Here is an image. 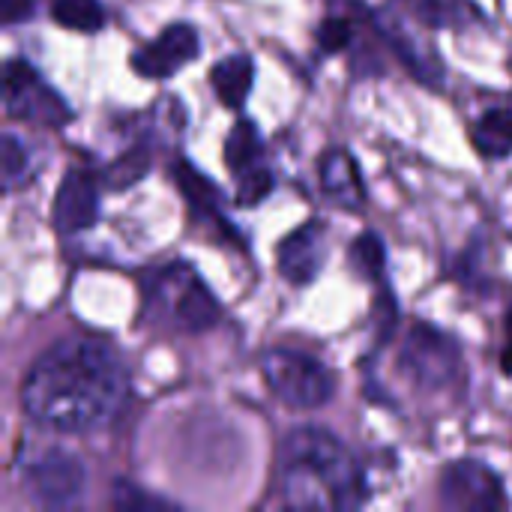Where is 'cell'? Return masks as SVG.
Returning <instances> with one entry per match:
<instances>
[{"label":"cell","mask_w":512,"mask_h":512,"mask_svg":"<svg viewBox=\"0 0 512 512\" xmlns=\"http://www.w3.org/2000/svg\"><path fill=\"white\" fill-rule=\"evenodd\" d=\"M129 402L123 360L93 339H63L30 366L21 384L24 414L57 435L108 429Z\"/></svg>","instance_id":"cell-1"},{"label":"cell","mask_w":512,"mask_h":512,"mask_svg":"<svg viewBox=\"0 0 512 512\" xmlns=\"http://www.w3.org/2000/svg\"><path fill=\"white\" fill-rule=\"evenodd\" d=\"M279 492L294 510H357L366 504V477L336 435L303 426L282 441Z\"/></svg>","instance_id":"cell-2"},{"label":"cell","mask_w":512,"mask_h":512,"mask_svg":"<svg viewBox=\"0 0 512 512\" xmlns=\"http://www.w3.org/2000/svg\"><path fill=\"white\" fill-rule=\"evenodd\" d=\"M144 318L171 333H207L219 324L222 309L195 267L168 264L144 279Z\"/></svg>","instance_id":"cell-3"},{"label":"cell","mask_w":512,"mask_h":512,"mask_svg":"<svg viewBox=\"0 0 512 512\" xmlns=\"http://www.w3.org/2000/svg\"><path fill=\"white\" fill-rule=\"evenodd\" d=\"M261 372L273 396L294 411H318L336 393L330 369L303 351L273 348L261 357Z\"/></svg>","instance_id":"cell-4"},{"label":"cell","mask_w":512,"mask_h":512,"mask_svg":"<svg viewBox=\"0 0 512 512\" xmlns=\"http://www.w3.org/2000/svg\"><path fill=\"white\" fill-rule=\"evenodd\" d=\"M3 105L6 117L42 129H60L72 120L69 102L21 57H12L3 66Z\"/></svg>","instance_id":"cell-5"},{"label":"cell","mask_w":512,"mask_h":512,"mask_svg":"<svg viewBox=\"0 0 512 512\" xmlns=\"http://www.w3.org/2000/svg\"><path fill=\"white\" fill-rule=\"evenodd\" d=\"M399 375L423 390H447L462 375V351L447 333L414 324L399 351Z\"/></svg>","instance_id":"cell-6"},{"label":"cell","mask_w":512,"mask_h":512,"mask_svg":"<svg viewBox=\"0 0 512 512\" xmlns=\"http://www.w3.org/2000/svg\"><path fill=\"white\" fill-rule=\"evenodd\" d=\"M24 486L30 498L45 510H72L84 501L87 468L75 453L51 447L27 462Z\"/></svg>","instance_id":"cell-7"},{"label":"cell","mask_w":512,"mask_h":512,"mask_svg":"<svg viewBox=\"0 0 512 512\" xmlns=\"http://www.w3.org/2000/svg\"><path fill=\"white\" fill-rule=\"evenodd\" d=\"M441 504L456 512H498L510 507L501 477L483 462H453L441 477Z\"/></svg>","instance_id":"cell-8"},{"label":"cell","mask_w":512,"mask_h":512,"mask_svg":"<svg viewBox=\"0 0 512 512\" xmlns=\"http://www.w3.org/2000/svg\"><path fill=\"white\" fill-rule=\"evenodd\" d=\"M198 51H201L198 30L192 24L177 21V24H168L153 42H147L144 48L132 54V69L141 78L162 81V78L177 75L186 63H192Z\"/></svg>","instance_id":"cell-9"},{"label":"cell","mask_w":512,"mask_h":512,"mask_svg":"<svg viewBox=\"0 0 512 512\" xmlns=\"http://www.w3.org/2000/svg\"><path fill=\"white\" fill-rule=\"evenodd\" d=\"M375 27L384 39V45L396 54V60L423 84V87H432V90H441L444 87V63L438 60V54L423 45L399 15L381 9L375 12Z\"/></svg>","instance_id":"cell-10"},{"label":"cell","mask_w":512,"mask_h":512,"mask_svg":"<svg viewBox=\"0 0 512 512\" xmlns=\"http://www.w3.org/2000/svg\"><path fill=\"white\" fill-rule=\"evenodd\" d=\"M99 213H102V204H99L96 177L81 168L66 171V177L54 195V207H51V222H54L57 234H63V237L81 234L99 222Z\"/></svg>","instance_id":"cell-11"},{"label":"cell","mask_w":512,"mask_h":512,"mask_svg":"<svg viewBox=\"0 0 512 512\" xmlns=\"http://www.w3.org/2000/svg\"><path fill=\"white\" fill-rule=\"evenodd\" d=\"M327 252H330V237H327L324 222H303L297 231H291L279 243V252H276L279 273L291 285H309L324 270Z\"/></svg>","instance_id":"cell-12"},{"label":"cell","mask_w":512,"mask_h":512,"mask_svg":"<svg viewBox=\"0 0 512 512\" xmlns=\"http://www.w3.org/2000/svg\"><path fill=\"white\" fill-rule=\"evenodd\" d=\"M318 174H321V189L327 192V198L336 207H342V210H360L363 207L366 192H363L360 168L348 150L330 147L318 162Z\"/></svg>","instance_id":"cell-13"},{"label":"cell","mask_w":512,"mask_h":512,"mask_svg":"<svg viewBox=\"0 0 512 512\" xmlns=\"http://www.w3.org/2000/svg\"><path fill=\"white\" fill-rule=\"evenodd\" d=\"M174 183L183 192V198L189 201V210L198 222H219L228 225V219L222 216V192L219 186H213L192 162L177 159L174 162Z\"/></svg>","instance_id":"cell-14"},{"label":"cell","mask_w":512,"mask_h":512,"mask_svg":"<svg viewBox=\"0 0 512 512\" xmlns=\"http://www.w3.org/2000/svg\"><path fill=\"white\" fill-rule=\"evenodd\" d=\"M210 81H213V90L219 96V102L231 111L243 108L249 93H252V84H255V63L249 54H228L222 57L213 72H210Z\"/></svg>","instance_id":"cell-15"},{"label":"cell","mask_w":512,"mask_h":512,"mask_svg":"<svg viewBox=\"0 0 512 512\" xmlns=\"http://www.w3.org/2000/svg\"><path fill=\"white\" fill-rule=\"evenodd\" d=\"M474 144L486 159H507L512 153V108H492L474 126Z\"/></svg>","instance_id":"cell-16"},{"label":"cell","mask_w":512,"mask_h":512,"mask_svg":"<svg viewBox=\"0 0 512 512\" xmlns=\"http://www.w3.org/2000/svg\"><path fill=\"white\" fill-rule=\"evenodd\" d=\"M225 165L231 168L234 177H240L243 171H249L255 165H264V141L252 120H240L231 129V135L225 141Z\"/></svg>","instance_id":"cell-17"},{"label":"cell","mask_w":512,"mask_h":512,"mask_svg":"<svg viewBox=\"0 0 512 512\" xmlns=\"http://www.w3.org/2000/svg\"><path fill=\"white\" fill-rule=\"evenodd\" d=\"M348 264L360 279L375 282L378 288H387V252H384V243L375 234H360L351 243Z\"/></svg>","instance_id":"cell-18"},{"label":"cell","mask_w":512,"mask_h":512,"mask_svg":"<svg viewBox=\"0 0 512 512\" xmlns=\"http://www.w3.org/2000/svg\"><path fill=\"white\" fill-rule=\"evenodd\" d=\"M33 174H36L33 150L15 132H6L3 135V189L6 192L21 189L33 180Z\"/></svg>","instance_id":"cell-19"},{"label":"cell","mask_w":512,"mask_h":512,"mask_svg":"<svg viewBox=\"0 0 512 512\" xmlns=\"http://www.w3.org/2000/svg\"><path fill=\"white\" fill-rule=\"evenodd\" d=\"M51 18L78 33H96L105 27V9L99 0H51Z\"/></svg>","instance_id":"cell-20"},{"label":"cell","mask_w":512,"mask_h":512,"mask_svg":"<svg viewBox=\"0 0 512 512\" xmlns=\"http://www.w3.org/2000/svg\"><path fill=\"white\" fill-rule=\"evenodd\" d=\"M417 12L432 27H468L480 21V6L474 0H417Z\"/></svg>","instance_id":"cell-21"},{"label":"cell","mask_w":512,"mask_h":512,"mask_svg":"<svg viewBox=\"0 0 512 512\" xmlns=\"http://www.w3.org/2000/svg\"><path fill=\"white\" fill-rule=\"evenodd\" d=\"M150 162H153V153L147 147H132L105 171V183L111 189H129L150 171Z\"/></svg>","instance_id":"cell-22"},{"label":"cell","mask_w":512,"mask_h":512,"mask_svg":"<svg viewBox=\"0 0 512 512\" xmlns=\"http://www.w3.org/2000/svg\"><path fill=\"white\" fill-rule=\"evenodd\" d=\"M276 186V177L267 165H255L237 177V204L240 207H255L261 204Z\"/></svg>","instance_id":"cell-23"},{"label":"cell","mask_w":512,"mask_h":512,"mask_svg":"<svg viewBox=\"0 0 512 512\" xmlns=\"http://www.w3.org/2000/svg\"><path fill=\"white\" fill-rule=\"evenodd\" d=\"M318 45H321V51H327V54H336V51H345L348 45H351V39H354V27H351V21L348 18H342V15H330V18H324L321 24H318Z\"/></svg>","instance_id":"cell-24"},{"label":"cell","mask_w":512,"mask_h":512,"mask_svg":"<svg viewBox=\"0 0 512 512\" xmlns=\"http://www.w3.org/2000/svg\"><path fill=\"white\" fill-rule=\"evenodd\" d=\"M114 504H117L120 510H150V507L165 510V507H171V504H165L162 498H150V495H144V492L126 486V483H117V486H114Z\"/></svg>","instance_id":"cell-25"},{"label":"cell","mask_w":512,"mask_h":512,"mask_svg":"<svg viewBox=\"0 0 512 512\" xmlns=\"http://www.w3.org/2000/svg\"><path fill=\"white\" fill-rule=\"evenodd\" d=\"M0 9H3V24H18L33 18L36 0H0Z\"/></svg>","instance_id":"cell-26"},{"label":"cell","mask_w":512,"mask_h":512,"mask_svg":"<svg viewBox=\"0 0 512 512\" xmlns=\"http://www.w3.org/2000/svg\"><path fill=\"white\" fill-rule=\"evenodd\" d=\"M504 369H507V372H512V348H510V354L504 357Z\"/></svg>","instance_id":"cell-27"},{"label":"cell","mask_w":512,"mask_h":512,"mask_svg":"<svg viewBox=\"0 0 512 512\" xmlns=\"http://www.w3.org/2000/svg\"><path fill=\"white\" fill-rule=\"evenodd\" d=\"M510 108H512V105H510Z\"/></svg>","instance_id":"cell-28"}]
</instances>
